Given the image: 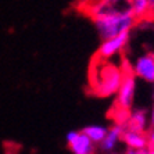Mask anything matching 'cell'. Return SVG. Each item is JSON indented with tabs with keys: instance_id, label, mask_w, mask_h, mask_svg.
<instances>
[{
	"instance_id": "6da1fadb",
	"label": "cell",
	"mask_w": 154,
	"mask_h": 154,
	"mask_svg": "<svg viewBox=\"0 0 154 154\" xmlns=\"http://www.w3.org/2000/svg\"><path fill=\"white\" fill-rule=\"evenodd\" d=\"M124 75L125 67L111 63L106 58L96 57L89 74L90 92L99 97L114 96L121 86Z\"/></svg>"
},
{
	"instance_id": "7a4b0ae2",
	"label": "cell",
	"mask_w": 154,
	"mask_h": 154,
	"mask_svg": "<svg viewBox=\"0 0 154 154\" xmlns=\"http://www.w3.org/2000/svg\"><path fill=\"white\" fill-rule=\"evenodd\" d=\"M94 25L101 39H110L117 35H121L124 32H131V29L137 22V18L133 15V13H124V14L108 15L93 20Z\"/></svg>"
},
{
	"instance_id": "3957f363",
	"label": "cell",
	"mask_w": 154,
	"mask_h": 154,
	"mask_svg": "<svg viewBox=\"0 0 154 154\" xmlns=\"http://www.w3.org/2000/svg\"><path fill=\"white\" fill-rule=\"evenodd\" d=\"M132 11L131 0H97L89 8V15L92 20L108 15L124 14Z\"/></svg>"
},
{
	"instance_id": "277c9868",
	"label": "cell",
	"mask_w": 154,
	"mask_h": 154,
	"mask_svg": "<svg viewBox=\"0 0 154 154\" xmlns=\"http://www.w3.org/2000/svg\"><path fill=\"white\" fill-rule=\"evenodd\" d=\"M135 92H136V75L133 74L132 67H125V75L122 78L121 86L118 92L115 93V107L122 110H131L135 100Z\"/></svg>"
},
{
	"instance_id": "5b68a950",
	"label": "cell",
	"mask_w": 154,
	"mask_h": 154,
	"mask_svg": "<svg viewBox=\"0 0 154 154\" xmlns=\"http://www.w3.org/2000/svg\"><path fill=\"white\" fill-rule=\"evenodd\" d=\"M67 144L72 154H94L96 143L82 131H69L65 135Z\"/></svg>"
},
{
	"instance_id": "8992f818",
	"label": "cell",
	"mask_w": 154,
	"mask_h": 154,
	"mask_svg": "<svg viewBox=\"0 0 154 154\" xmlns=\"http://www.w3.org/2000/svg\"><path fill=\"white\" fill-rule=\"evenodd\" d=\"M129 33L131 32H124V33H121V35L110 38V39H104L103 43H101V46L99 47V50H97V57L110 60V58H112L114 56L119 54L124 50V47L126 46V43H128Z\"/></svg>"
},
{
	"instance_id": "52a82bcc",
	"label": "cell",
	"mask_w": 154,
	"mask_h": 154,
	"mask_svg": "<svg viewBox=\"0 0 154 154\" xmlns=\"http://www.w3.org/2000/svg\"><path fill=\"white\" fill-rule=\"evenodd\" d=\"M133 74L146 82L154 83V53H144L135 60Z\"/></svg>"
},
{
	"instance_id": "ba28073f",
	"label": "cell",
	"mask_w": 154,
	"mask_h": 154,
	"mask_svg": "<svg viewBox=\"0 0 154 154\" xmlns=\"http://www.w3.org/2000/svg\"><path fill=\"white\" fill-rule=\"evenodd\" d=\"M122 142L129 147L135 150H142L149 147V139L147 135L142 131H133V129L125 128L124 135H122Z\"/></svg>"
},
{
	"instance_id": "9c48e42d",
	"label": "cell",
	"mask_w": 154,
	"mask_h": 154,
	"mask_svg": "<svg viewBox=\"0 0 154 154\" xmlns=\"http://www.w3.org/2000/svg\"><path fill=\"white\" fill-rule=\"evenodd\" d=\"M125 131V125L124 124H115L111 128L108 129L107 135L103 139V142L100 143V149L103 151H111L115 149L117 143L119 140H122V135Z\"/></svg>"
},
{
	"instance_id": "30bf717a",
	"label": "cell",
	"mask_w": 154,
	"mask_h": 154,
	"mask_svg": "<svg viewBox=\"0 0 154 154\" xmlns=\"http://www.w3.org/2000/svg\"><path fill=\"white\" fill-rule=\"evenodd\" d=\"M147 124H149L147 112L144 110H133L129 112V117L125 122V128L144 132L147 128Z\"/></svg>"
},
{
	"instance_id": "8fae6325",
	"label": "cell",
	"mask_w": 154,
	"mask_h": 154,
	"mask_svg": "<svg viewBox=\"0 0 154 154\" xmlns=\"http://www.w3.org/2000/svg\"><path fill=\"white\" fill-rule=\"evenodd\" d=\"M131 3H132V13L137 18V21L150 15L151 0H131Z\"/></svg>"
},
{
	"instance_id": "7c38bea8",
	"label": "cell",
	"mask_w": 154,
	"mask_h": 154,
	"mask_svg": "<svg viewBox=\"0 0 154 154\" xmlns=\"http://www.w3.org/2000/svg\"><path fill=\"white\" fill-rule=\"evenodd\" d=\"M82 132H85L96 144H100L103 142V139L106 137V135H107L108 129L101 125H89V126H85L82 129Z\"/></svg>"
},
{
	"instance_id": "4fadbf2b",
	"label": "cell",
	"mask_w": 154,
	"mask_h": 154,
	"mask_svg": "<svg viewBox=\"0 0 154 154\" xmlns=\"http://www.w3.org/2000/svg\"><path fill=\"white\" fill-rule=\"evenodd\" d=\"M147 139H149V149H154V128L149 132Z\"/></svg>"
},
{
	"instance_id": "5bb4252c",
	"label": "cell",
	"mask_w": 154,
	"mask_h": 154,
	"mask_svg": "<svg viewBox=\"0 0 154 154\" xmlns=\"http://www.w3.org/2000/svg\"><path fill=\"white\" fill-rule=\"evenodd\" d=\"M136 154H150V149L147 147V149H142V150H137Z\"/></svg>"
},
{
	"instance_id": "9a60e30c",
	"label": "cell",
	"mask_w": 154,
	"mask_h": 154,
	"mask_svg": "<svg viewBox=\"0 0 154 154\" xmlns=\"http://www.w3.org/2000/svg\"><path fill=\"white\" fill-rule=\"evenodd\" d=\"M149 17L154 18V0H151V8H150V15Z\"/></svg>"
},
{
	"instance_id": "2e32d148",
	"label": "cell",
	"mask_w": 154,
	"mask_h": 154,
	"mask_svg": "<svg viewBox=\"0 0 154 154\" xmlns=\"http://www.w3.org/2000/svg\"><path fill=\"white\" fill-rule=\"evenodd\" d=\"M150 121H151V125L154 126V106H153V110H151V117H150Z\"/></svg>"
},
{
	"instance_id": "e0dca14e",
	"label": "cell",
	"mask_w": 154,
	"mask_h": 154,
	"mask_svg": "<svg viewBox=\"0 0 154 154\" xmlns=\"http://www.w3.org/2000/svg\"><path fill=\"white\" fill-rule=\"evenodd\" d=\"M150 154H154V149H150Z\"/></svg>"
}]
</instances>
